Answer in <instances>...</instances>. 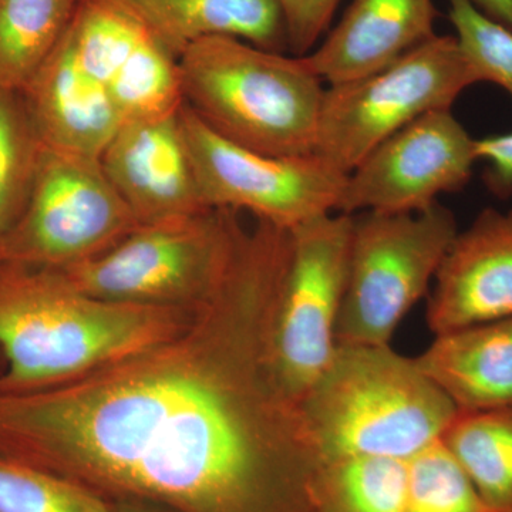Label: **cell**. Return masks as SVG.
Wrapping results in <instances>:
<instances>
[{
    "label": "cell",
    "mask_w": 512,
    "mask_h": 512,
    "mask_svg": "<svg viewBox=\"0 0 512 512\" xmlns=\"http://www.w3.org/2000/svg\"><path fill=\"white\" fill-rule=\"evenodd\" d=\"M352 215H322L291 229V251L279 293L274 356L279 379L296 402L328 369L346 278Z\"/></svg>",
    "instance_id": "30bf717a"
},
{
    "label": "cell",
    "mask_w": 512,
    "mask_h": 512,
    "mask_svg": "<svg viewBox=\"0 0 512 512\" xmlns=\"http://www.w3.org/2000/svg\"><path fill=\"white\" fill-rule=\"evenodd\" d=\"M107 92L123 123L171 116L185 104L177 57L147 30Z\"/></svg>",
    "instance_id": "44dd1931"
},
{
    "label": "cell",
    "mask_w": 512,
    "mask_h": 512,
    "mask_svg": "<svg viewBox=\"0 0 512 512\" xmlns=\"http://www.w3.org/2000/svg\"><path fill=\"white\" fill-rule=\"evenodd\" d=\"M99 161L141 227L207 210L180 111L121 124Z\"/></svg>",
    "instance_id": "7c38bea8"
},
{
    "label": "cell",
    "mask_w": 512,
    "mask_h": 512,
    "mask_svg": "<svg viewBox=\"0 0 512 512\" xmlns=\"http://www.w3.org/2000/svg\"><path fill=\"white\" fill-rule=\"evenodd\" d=\"M478 161L477 140L451 113L434 110L383 141L346 178L336 212H420L463 190Z\"/></svg>",
    "instance_id": "8fae6325"
},
{
    "label": "cell",
    "mask_w": 512,
    "mask_h": 512,
    "mask_svg": "<svg viewBox=\"0 0 512 512\" xmlns=\"http://www.w3.org/2000/svg\"><path fill=\"white\" fill-rule=\"evenodd\" d=\"M301 409L322 461L412 460L441 440L458 412L416 359L389 345H338Z\"/></svg>",
    "instance_id": "3957f363"
},
{
    "label": "cell",
    "mask_w": 512,
    "mask_h": 512,
    "mask_svg": "<svg viewBox=\"0 0 512 512\" xmlns=\"http://www.w3.org/2000/svg\"><path fill=\"white\" fill-rule=\"evenodd\" d=\"M195 302L104 301L59 269L0 262V390L62 382L168 339L187 325Z\"/></svg>",
    "instance_id": "7a4b0ae2"
},
{
    "label": "cell",
    "mask_w": 512,
    "mask_h": 512,
    "mask_svg": "<svg viewBox=\"0 0 512 512\" xmlns=\"http://www.w3.org/2000/svg\"><path fill=\"white\" fill-rule=\"evenodd\" d=\"M493 512H512V406L457 412L441 437Z\"/></svg>",
    "instance_id": "ac0fdd59"
},
{
    "label": "cell",
    "mask_w": 512,
    "mask_h": 512,
    "mask_svg": "<svg viewBox=\"0 0 512 512\" xmlns=\"http://www.w3.org/2000/svg\"><path fill=\"white\" fill-rule=\"evenodd\" d=\"M457 234L456 217L440 202L407 214L352 215L338 345H389L404 316L429 291Z\"/></svg>",
    "instance_id": "5b68a950"
},
{
    "label": "cell",
    "mask_w": 512,
    "mask_h": 512,
    "mask_svg": "<svg viewBox=\"0 0 512 512\" xmlns=\"http://www.w3.org/2000/svg\"><path fill=\"white\" fill-rule=\"evenodd\" d=\"M478 10L512 30V0H468Z\"/></svg>",
    "instance_id": "83f0119b"
},
{
    "label": "cell",
    "mask_w": 512,
    "mask_h": 512,
    "mask_svg": "<svg viewBox=\"0 0 512 512\" xmlns=\"http://www.w3.org/2000/svg\"><path fill=\"white\" fill-rule=\"evenodd\" d=\"M409 461L387 457H339L320 464L318 512H404Z\"/></svg>",
    "instance_id": "ffe728a7"
},
{
    "label": "cell",
    "mask_w": 512,
    "mask_h": 512,
    "mask_svg": "<svg viewBox=\"0 0 512 512\" xmlns=\"http://www.w3.org/2000/svg\"><path fill=\"white\" fill-rule=\"evenodd\" d=\"M404 512L493 511L440 440L409 460Z\"/></svg>",
    "instance_id": "cb8c5ba5"
},
{
    "label": "cell",
    "mask_w": 512,
    "mask_h": 512,
    "mask_svg": "<svg viewBox=\"0 0 512 512\" xmlns=\"http://www.w3.org/2000/svg\"><path fill=\"white\" fill-rule=\"evenodd\" d=\"M140 227L97 158L43 147L0 262L64 268L109 251Z\"/></svg>",
    "instance_id": "ba28073f"
},
{
    "label": "cell",
    "mask_w": 512,
    "mask_h": 512,
    "mask_svg": "<svg viewBox=\"0 0 512 512\" xmlns=\"http://www.w3.org/2000/svg\"><path fill=\"white\" fill-rule=\"evenodd\" d=\"M477 80L454 36H433L362 79L329 86L315 154L349 174L383 141L434 110H451Z\"/></svg>",
    "instance_id": "52a82bcc"
},
{
    "label": "cell",
    "mask_w": 512,
    "mask_h": 512,
    "mask_svg": "<svg viewBox=\"0 0 512 512\" xmlns=\"http://www.w3.org/2000/svg\"><path fill=\"white\" fill-rule=\"evenodd\" d=\"M20 96L50 150L99 160L123 124L106 87L77 59L70 28Z\"/></svg>",
    "instance_id": "5bb4252c"
},
{
    "label": "cell",
    "mask_w": 512,
    "mask_h": 512,
    "mask_svg": "<svg viewBox=\"0 0 512 512\" xmlns=\"http://www.w3.org/2000/svg\"><path fill=\"white\" fill-rule=\"evenodd\" d=\"M42 151L20 93L0 92V256L28 204Z\"/></svg>",
    "instance_id": "7402d4cb"
},
{
    "label": "cell",
    "mask_w": 512,
    "mask_h": 512,
    "mask_svg": "<svg viewBox=\"0 0 512 512\" xmlns=\"http://www.w3.org/2000/svg\"><path fill=\"white\" fill-rule=\"evenodd\" d=\"M284 15L288 49L293 56L309 55L329 28L340 0H276Z\"/></svg>",
    "instance_id": "484cf974"
},
{
    "label": "cell",
    "mask_w": 512,
    "mask_h": 512,
    "mask_svg": "<svg viewBox=\"0 0 512 512\" xmlns=\"http://www.w3.org/2000/svg\"><path fill=\"white\" fill-rule=\"evenodd\" d=\"M414 359L458 412L512 406V318L440 333Z\"/></svg>",
    "instance_id": "e0dca14e"
},
{
    "label": "cell",
    "mask_w": 512,
    "mask_h": 512,
    "mask_svg": "<svg viewBox=\"0 0 512 512\" xmlns=\"http://www.w3.org/2000/svg\"><path fill=\"white\" fill-rule=\"evenodd\" d=\"M244 228L237 211L207 208L143 225L109 251L56 269L104 301L192 303L224 274Z\"/></svg>",
    "instance_id": "8992f818"
},
{
    "label": "cell",
    "mask_w": 512,
    "mask_h": 512,
    "mask_svg": "<svg viewBox=\"0 0 512 512\" xmlns=\"http://www.w3.org/2000/svg\"><path fill=\"white\" fill-rule=\"evenodd\" d=\"M114 512H167L161 508L151 507V505L137 503H116L113 504Z\"/></svg>",
    "instance_id": "f1b7e54d"
},
{
    "label": "cell",
    "mask_w": 512,
    "mask_h": 512,
    "mask_svg": "<svg viewBox=\"0 0 512 512\" xmlns=\"http://www.w3.org/2000/svg\"><path fill=\"white\" fill-rule=\"evenodd\" d=\"M180 121L205 207L248 211L289 231L336 212L348 174L315 153L274 157L238 146L205 126L187 104Z\"/></svg>",
    "instance_id": "9c48e42d"
},
{
    "label": "cell",
    "mask_w": 512,
    "mask_h": 512,
    "mask_svg": "<svg viewBox=\"0 0 512 512\" xmlns=\"http://www.w3.org/2000/svg\"><path fill=\"white\" fill-rule=\"evenodd\" d=\"M0 512H114L82 484L0 456Z\"/></svg>",
    "instance_id": "603a6c76"
},
{
    "label": "cell",
    "mask_w": 512,
    "mask_h": 512,
    "mask_svg": "<svg viewBox=\"0 0 512 512\" xmlns=\"http://www.w3.org/2000/svg\"><path fill=\"white\" fill-rule=\"evenodd\" d=\"M478 161H484L485 187L505 200L512 195V131L477 140Z\"/></svg>",
    "instance_id": "4316f807"
},
{
    "label": "cell",
    "mask_w": 512,
    "mask_h": 512,
    "mask_svg": "<svg viewBox=\"0 0 512 512\" xmlns=\"http://www.w3.org/2000/svg\"><path fill=\"white\" fill-rule=\"evenodd\" d=\"M448 18L477 83L497 84L512 97V30L468 0H448Z\"/></svg>",
    "instance_id": "d4e9b609"
},
{
    "label": "cell",
    "mask_w": 512,
    "mask_h": 512,
    "mask_svg": "<svg viewBox=\"0 0 512 512\" xmlns=\"http://www.w3.org/2000/svg\"><path fill=\"white\" fill-rule=\"evenodd\" d=\"M177 59L208 37H234L285 53L288 33L276 0H109Z\"/></svg>",
    "instance_id": "2e32d148"
},
{
    "label": "cell",
    "mask_w": 512,
    "mask_h": 512,
    "mask_svg": "<svg viewBox=\"0 0 512 512\" xmlns=\"http://www.w3.org/2000/svg\"><path fill=\"white\" fill-rule=\"evenodd\" d=\"M80 0H0V92L20 93L55 52Z\"/></svg>",
    "instance_id": "d6986e66"
},
{
    "label": "cell",
    "mask_w": 512,
    "mask_h": 512,
    "mask_svg": "<svg viewBox=\"0 0 512 512\" xmlns=\"http://www.w3.org/2000/svg\"><path fill=\"white\" fill-rule=\"evenodd\" d=\"M178 64L185 104L218 136L266 156L315 153L326 89L303 57L208 37Z\"/></svg>",
    "instance_id": "277c9868"
},
{
    "label": "cell",
    "mask_w": 512,
    "mask_h": 512,
    "mask_svg": "<svg viewBox=\"0 0 512 512\" xmlns=\"http://www.w3.org/2000/svg\"><path fill=\"white\" fill-rule=\"evenodd\" d=\"M291 232L245 228L170 338L62 382L0 390V456L111 504L318 512L320 458L274 356Z\"/></svg>",
    "instance_id": "6da1fadb"
},
{
    "label": "cell",
    "mask_w": 512,
    "mask_h": 512,
    "mask_svg": "<svg viewBox=\"0 0 512 512\" xmlns=\"http://www.w3.org/2000/svg\"><path fill=\"white\" fill-rule=\"evenodd\" d=\"M427 308L434 335L512 318V208H487L447 249Z\"/></svg>",
    "instance_id": "4fadbf2b"
},
{
    "label": "cell",
    "mask_w": 512,
    "mask_h": 512,
    "mask_svg": "<svg viewBox=\"0 0 512 512\" xmlns=\"http://www.w3.org/2000/svg\"><path fill=\"white\" fill-rule=\"evenodd\" d=\"M433 0H353L318 49L303 56L329 86L386 69L436 36Z\"/></svg>",
    "instance_id": "9a60e30c"
}]
</instances>
